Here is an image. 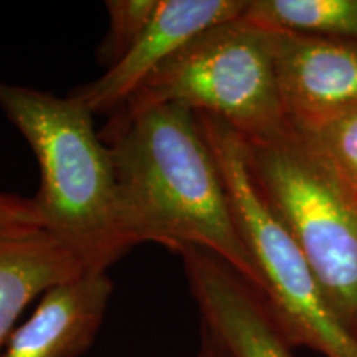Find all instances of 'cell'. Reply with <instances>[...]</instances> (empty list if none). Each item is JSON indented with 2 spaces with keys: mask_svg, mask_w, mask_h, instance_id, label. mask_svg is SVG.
Listing matches in <instances>:
<instances>
[{
  "mask_svg": "<svg viewBox=\"0 0 357 357\" xmlns=\"http://www.w3.org/2000/svg\"><path fill=\"white\" fill-rule=\"evenodd\" d=\"M109 29L98 48V63L106 70L121 61L149 25L159 0H108Z\"/></svg>",
  "mask_w": 357,
  "mask_h": 357,
  "instance_id": "obj_13",
  "label": "cell"
},
{
  "mask_svg": "<svg viewBox=\"0 0 357 357\" xmlns=\"http://www.w3.org/2000/svg\"><path fill=\"white\" fill-rule=\"evenodd\" d=\"M291 132L357 192V106Z\"/></svg>",
  "mask_w": 357,
  "mask_h": 357,
  "instance_id": "obj_12",
  "label": "cell"
},
{
  "mask_svg": "<svg viewBox=\"0 0 357 357\" xmlns=\"http://www.w3.org/2000/svg\"><path fill=\"white\" fill-rule=\"evenodd\" d=\"M114 283L91 270L40 296L29 319L13 329L0 357H79L91 347L108 310Z\"/></svg>",
  "mask_w": 357,
  "mask_h": 357,
  "instance_id": "obj_9",
  "label": "cell"
},
{
  "mask_svg": "<svg viewBox=\"0 0 357 357\" xmlns=\"http://www.w3.org/2000/svg\"><path fill=\"white\" fill-rule=\"evenodd\" d=\"M202 324L230 357H294L265 300L238 271L200 247H178Z\"/></svg>",
  "mask_w": 357,
  "mask_h": 357,
  "instance_id": "obj_6",
  "label": "cell"
},
{
  "mask_svg": "<svg viewBox=\"0 0 357 357\" xmlns=\"http://www.w3.org/2000/svg\"><path fill=\"white\" fill-rule=\"evenodd\" d=\"M101 139L113 158L118 223L129 247L205 248L257 289L255 266L195 111L155 106Z\"/></svg>",
  "mask_w": 357,
  "mask_h": 357,
  "instance_id": "obj_1",
  "label": "cell"
},
{
  "mask_svg": "<svg viewBox=\"0 0 357 357\" xmlns=\"http://www.w3.org/2000/svg\"><path fill=\"white\" fill-rule=\"evenodd\" d=\"M247 7L248 0H159L128 55L95 82L75 86L68 96L93 114H113L178 48L211 26L240 19Z\"/></svg>",
  "mask_w": 357,
  "mask_h": 357,
  "instance_id": "obj_8",
  "label": "cell"
},
{
  "mask_svg": "<svg viewBox=\"0 0 357 357\" xmlns=\"http://www.w3.org/2000/svg\"><path fill=\"white\" fill-rule=\"evenodd\" d=\"M0 109L32 147L40 166L33 200L45 229L106 270L131 250L119 230L116 174L93 114L73 98L0 79Z\"/></svg>",
  "mask_w": 357,
  "mask_h": 357,
  "instance_id": "obj_2",
  "label": "cell"
},
{
  "mask_svg": "<svg viewBox=\"0 0 357 357\" xmlns=\"http://www.w3.org/2000/svg\"><path fill=\"white\" fill-rule=\"evenodd\" d=\"M37 225L45 227L33 197L0 192V225Z\"/></svg>",
  "mask_w": 357,
  "mask_h": 357,
  "instance_id": "obj_14",
  "label": "cell"
},
{
  "mask_svg": "<svg viewBox=\"0 0 357 357\" xmlns=\"http://www.w3.org/2000/svg\"><path fill=\"white\" fill-rule=\"evenodd\" d=\"M220 169L238 234L257 271V291L293 347L323 357H357V341L326 305L318 281L283 222L248 171L245 142L222 119L195 113Z\"/></svg>",
  "mask_w": 357,
  "mask_h": 357,
  "instance_id": "obj_5",
  "label": "cell"
},
{
  "mask_svg": "<svg viewBox=\"0 0 357 357\" xmlns=\"http://www.w3.org/2000/svg\"><path fill=\"white\" fill-rule=\"evenodd\" d=\"M171 102L215 116L247 142L287 134L270 30L243 17L204 30L108 116L100 136H109L146 111Z\"/></svg>",
  "mask_w": 357,
  "mask_h": 357,
  "instance_id": "obj_3",
  "label": "cell"
},
{
  "mask_svg": "<svg viewBox=\"0 0 357 357\" xmlns=\"http://www.w3.org/2000/svg\"><path fill=\"white\" fill-rule=\"evenodd\" d=\"M270 32L288 129L298 131L357 106V38Z\"/></svg>",
  "mask_w": 357,
  "mask_h": 357,
  "instance_id": "obj_7",
  "label": "cell"
},
{
  "mask_svg": "<svg viewBox=\"0 0 357 357\" xmlns=\"http://www.w3.org/2000/svg\"><path fill=\"white\" fill-rule=\"evenodd\" d=\"M86 271L83 257L45 227L0 225V354L30 303Z\"/></svg>",
  "mask_w": 357,
  "mask_h": 357,
  "instance_id": "obj_10",
  "label": "cell"
},
{
  "mask_svg": "<svg viewBox=\"0 0 357 357\" xmlns=\"http://www.w3.org/2000/svg\"><path fill=\"white\" fill-rule=\"evenodd\" d=\"M243 142L258 190L300 247L329 311L357 341V192L291 131Z\"/></svg>",
  "mask_w": 357,
  "mask_h": 357,
  "instance_id": "obj_4",
  "label": "cell"
},
{
  "mask_svg": "<svg viewBox=\"0 0 357 357\" xmlns=\"http://www.w3.org/2000/svg\"><path fill=\"white\" fill-rule=\"evenodd\" d=\"M242 17L280 32L357 38V0H248Z\"/></svg>",
  "mask_w": 357,
  "mask_h": 357,
  "instance_id": "obj_11",
  "label": "cell"
},
{
  "mask_svg": "<svg viewBox=\"0 0 357 357\" xmlns=\"http://www.w3.org/2000/svg\"><path fill=\"white\" fill-rule=\"evenodd\" d=\"M195 357H230L222 342L218 341L211 329L205 324H200V344Z\"/></svg>",
  "mask_w": 357,
  "mask_h": 357,
  "instance_id": "obj_15",
  "label": "cell"
}]
</instances>
